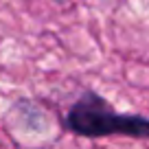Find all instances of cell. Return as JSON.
<instances>
[{"label":"cell","mask_w":149,"mask_h":149,"mask_svg":"<svg viewBox=\"0 0 149 149\" xmlns=\"http://www.w3.org/2000/svg\"><path fill=\"white\" fill-rule=\"evenodd\" d=\"M64 127L84 138L125 136L134 140H149V116L134 112H118L105 97L94 90H84L64 114Z\"/></svg>","instance_id":"obj_1"},{"label":"cell","mask_w":149,"mask_h":149,"mask_svg":"<svg viewBox=\"0 0 149 149\" xmlns=\"http://www.w3.org/2000/svg\"><path fill=\"white\" fill-rule=\"evenodd\" d=\"M53 2H57V5H61V2H66V0H53Z\"/></svg>","instance_id":"obj_2"}]
</instances>
